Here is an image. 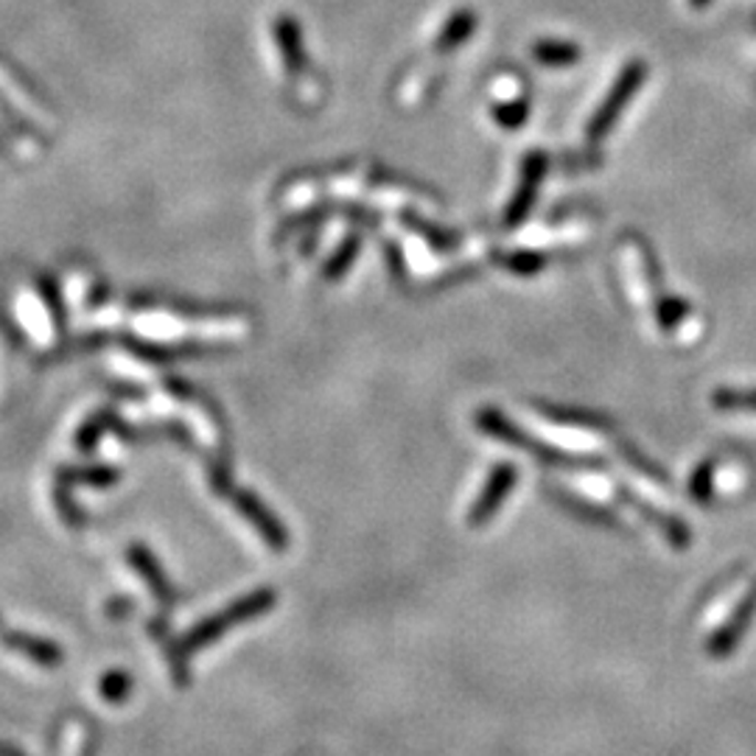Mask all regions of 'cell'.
Returning a JSON list of instances; mask_svg holds the SVG:
<instances>
[{
  "label": "cell",
  "mask_w": 756,
  "mask_h": 756,
  "mask_svg": "<svg viewBox=\"0 0 756 756\" xmlns=\"http://www.w3.org/2000/svg\"><path fill=\"white\" fill-rule=\"evenodd\" d=\"M641 82H645V65H641V62H633V65L625 67L622 76H619V82L614 85V90L608 93L605 104L597 109V116H594L592 129H588V132H592V138H599L605 129L611 127L614 118L619 116V109L628 104V98L633 96V90L641 85Z\"/></svg>",
  "instance_id": "6da1fadb"
},
{
  "label": "cell",
  "mask_w": 756,
  "mask_h": 756,
  "mask_svg": "<svg viewBox=\"0 0 756 756\" xmlns=\"http://www.w3.org/2000/svg\"><path fill=\"white\" fill-rule=\"evenodd\" d=\"M353 249H356V238H353V242H351V244H345V247L339 249V258H337V260H333L331 267H328V273H331V278H333V275H337V273H339V269L345 267L348 260H351V258H353Z\"/></svg>",
  "instance_id": "52a82bcc"
},
{
  "label": "cell",
  "mask_w": 756,
  "mask_h": 756,
  "mask_svg": "<svg viewBox=\"0 0 756 756\" xmlns=\"http://www.w3.org/2000/svg\"><path fill=\"white\" fill-rule=\"evenodd\" d=\"M473 25H477V18H473V12H468V9L451 14V20L446 23V29L440 31V40H437V45H440V49H454V45L466 43L468 36H471Z\"/></svg>",
  "instance_id": "5b68a950"
},
{
  "label": "cell",
  "mask_w": 756,
  "mask_h": 756,
  "mask_svg": "<svg viewBox=\"0 0 756 756\" xmlns=\"http://www.w3.org/2000/svg\"><path fill=\"white\" fill-rule=\"evenodd\" d=\"M275 40H278L280 51H284V60L289 65V71H297V67L306 65V54H302V36L300 29L291 18H278L275 20Z\"/></svg>",
  "instance_id": "7a4b0ae2"
},
{
  "label": "cell",
  "mask_w": 756,
  "mask_h": 756,
  "mask_svg": "<svg viewBox=\"0 0 756 756\" xmlns=\"http://www.w3.org/2000/svg\"><path fill=\"white\" fill-rule=\"evenodd\" d=\"M513 479H515L513 466L497 468V473H493V479H490L488 490H485L482 499H479V504H477V510H473V521L485 519V515H490L493 510H497V504L502 502V497L510 490Z\"/></svg>",
  "instance_id": "3957f363"
},
{
  "label": "cell",
  "mask_w": 756,
  "mask_h": 756,
  "mask_svg": "<svg viewBox=\"0 0 756 756\" xmlns=\"http://www.w3.org/2000/svg\"><path fill=\"white\" fill-rule=\"evenodd\" d=\"M535 56H539V62H544V65H572V62L581 60V51H577V45H569V43H539L535 45Z\"/></svg>",
  "instance_id": "8992f818"
},
{
  "label": "cell",
  "mask_w": 756,
  "mask_h": 756,
  "mask_svg": "<svg viewBox=\"0 0 756 756\" xmlns=\"http://www.w3.org/2000/svg\"><path fill=\"white\" fill-rule=\"evenodd\" d=\"M541 171H544V158H533L530 163H526V177H524V182H521V191L513 200V205H510V219H508L510 224L519 222V219L526 213V207H530V202H533Z\"/></svg>",
  "instance_id": "277c9868"
},
{
  "label": "cell",
  "mask_w": 756,
  "mask_h": 756,
  "mask_svg": "<svg viewBox=\"0 0 756 756\" xmlns=\"http://www.w3.org/2000/svg\"><path fill=\"white\" fill-rule=\"evenodd\" d=\"M692 3H695V7H703V3H706V0H692Z\"/></svg>",
  "instance_id": "ba28073f"
}]
</instances>
